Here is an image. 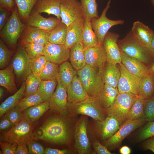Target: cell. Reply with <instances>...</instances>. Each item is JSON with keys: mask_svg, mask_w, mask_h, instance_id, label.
<instances>
[{"mask_svg": "<svg viewBox=\"0 0 154 154\" xmlns=\"http://www.w3.org/2000/svg\"><path fill=\"white\" fill-rule=\"evenodd\" d=\"M64 115L54 116L47 119L35 134L36 137L56 144H68L72 135L71 124Z\"/></svg>", "mask_w": 154, "mask_h": 154, "instance_id": "1", "label": "cell"}, {"mask_svg": "<svg viewBox=\"0 0 154 154\" xmlns=\"http://www.w3.org/2000/svg\"><path fill=\"white\" fill-rule=\"evenodd\" d=\"M120 50L149 67L154 63V56L149 49L135 36L131 30L123 39L118 40Z\"/></svg>", "mask_w": 154, "mask_h": 154, "instance_id": "2", "label": "cell"}, {"mask_svg": "<svg viewBox=\"0 0 154 154\" xmlns=\"http://www.w3.org/2000/svg\"><path fill=\"white\" fill-rule=\"evenodd\" d=\"M69 113L72 116L81 114L89 116L95 121H101L107 116V110L100 105L96 98L89 96L78 102L68 103Z\"/></svg>", "mask_w": 154, "mask_h": 154, "instance_id": "3", "label": "cell"}, {"mask_svg": "<svg viewBox=\"0 0 154 154\" xmlns=\"http://www.w3.org/2000/svg\"><path fill=\"white\" fill-rule=\"evenodd\" d=\"M33 122L22 116L21 120L0 135V141L26 143L34 139L35 133Z\"/></svg>", "mask_w": 154, "mask_h": 154, "instance_id": "4", "label": "cell"}, {"mask_svg": "<svg viewBox=\"0 0 154 154\" xmlns=\"http://www.w3.org/2000/svg\"><path fill=\"white\" fill-rule=\"evenodd\" d=\"M77 75L88 96L96 98L104 85L99 70L86 64L77 71Z\"/></svg>", "mask_w": 154, "mask_h": 154, "instance_id": "5", "label": "cell"}, {"mask_svg": "<svg viewBox=\"0 0 154 154\" xmlns=\"http://www.w3.org/2000/svg\"><path fill=\"white\" fill-rule=\"evenodd\" d=\"M137 96L130 92L119 93L107 109L108 116L115 118L121 126L127 120L130 109Z\"/></svg>", "mask_w": 154, "mask_h": 154, "instance_id": "6", "label": "cell"}, {"mask_svg": "<svg viewBox=\"0 0 154 154\" xmlns=\"http://www.w3.org/2000/svg\"><path fill=\"white\" fill-rule=\"evenodd\" d=\"M26 25L21 22L17 5L5 25L0 31V36L12 47H15Z\"/></svg>", "mask_w": 154, "mask_h": 154, "instance_id": "7", "label": "cell"}, {"mask_svg": "<svg viewBox=\"0 0 154 154\" xmlns=\"http://www.w3.org/2000/svg\"><path fill=\"white\" fill-rule=\"evenodd\" d=\"M88 119L82 116L76 124L74 133V148L79 154H89L92 149L87 134Z\"/></svg>", "mask_w": 154, "mask_h": 154, "instance_id": "8", "label": "cell"}, {"mask_svg": "<svg viewBox=\"0 0 154 154\" xmlns=\"http://www.w3.org/2000/svg\"><path fill=\"white\" fill-rule=\"evenodd\" d=\"M111 2L110 0L108 1L100 17L91 20L92 28L100 44L103 43L104 38L111 28L116 25H122L124 23L123 20H112L107 17L106 14L110 7Z\"/></svg>", "mask_w": 154, "mask_h": 154, "instance_id": "9", "label": "cell"}, {"mask_svg": "<svg viewBox=\"0 0 154 154\" xmlns=\"http://www.w3.org/2000/svg\"><path fill=\"white\" fill-rule=\"evenodd\" d=\"M146 121L145 119L127 120L110 138L102 142L107 148H113L118 146L123 140L131 132L140 127Z\"/></svg>", "mask_w": 154, "mask_h": 154, "instance_id": "10", "label": "cell"}, {"mask_svg": "<svg viewBox=\"0 0 154 154\" xmlns=\"http://www.w3.org/2000/svg\"><path fill=\"white\" fill-rule=\"evenodd\" d=\"M60 9L61 21L68 27L84 17L80 2L77 0H61Z\"/></svg>", "mask_w": 154, "mask_h": 154, "instance_id": "11", "label": "cell"}, {"mask_svg": "<svg viewBox=\"0 0 154 154\" xmlns=\"http://www.w3.org/2000/svg\"><path fill=\"white\" fill-rule=\"evenodd\" d=\"M119 64L120 76L117 87L119 93L130 92L138 95L141 78L129 72L121 63Z\"/></svg>", "mask_w": 154, "mask_h": 154, "instance_id": "12", "label": "cell"}, {"mask_svg": "<svg viewBox=\"0 0 154 154\" xmlns=\"http://www.w3.org/2000/svg\"><path fill=\"white\" fill-rule=\"evenodd\" d=\"M31 59L25 50L22 48L19 49L14 56L12 63L13 71L19 82L25 80L32 73Z\"/></svg>", "mask_w": 154, "mask_h": 154, "instance_id": "13", "label": "cell"}, {"mask_svg": "<svg viewBox=\"0 0 154 154\" xmlns=\"http://www.w3.org/2000/svg\"><path fill=\"white\" fill-rule=\"evenodd\" d=\"M70 49L64 44L48 42L45 46L42 55L45 56L47 61L60 64L70 58Z\"/></svg>", "mask_w": 154, "mask_h": 154, "instance_id": "14", "label": "cell"}, {"mask_svg": "<svg viewBox=\"0 0 154 154\" xmlns=\"http://www.w3.org/2000/svg\"><path fill=\"white\" fill-rule=\"evenodd\" d=\"M119 35L108 32L103 42L107 56V61L116 64L121 62V51L117 44Z\"/></svg>", "mask_w": 154, "mask_h": 154, "instance_id": "15", "label": "cell"}, {"mask_svg": "<svg viewBox=\"0 0 154 154\" xmlns=\"http://www.w3.org/2000/svg\"><path fill=\"white\" fill-rule=\"evenodd\" d=\"M49 109L60 114L66 115L68 110L66 88L58 83L56 89L48 100Z\"/></svg>", "mask_w": 154, "mask_h": 154, "instance_id": "16", "label": "cell"}, {"mask_svg": "<svg viewBox=\"0 0 154 154\" xmlns=\"http://www.w3.org/2000/svg\"><path fill=\"white\" fill-rule=\"evenodd\" d=\"M84 54L86 64L101 71L107 60L103 44L86 49Z\"/></svg>", "mask_w": 154, "mask_h": 154, "instance_id": "17", "label": "cell"}, {"mask_svg": "<svg viewBox=\"0 0 154 154\" xmlns=\"http://www.w3.org/2000/svg\"><path fill=\"white\" fill-rule=\"evenodd\" d=\"M96 121L97 134L102 142L112 137L120 127L118 121L112 116H108L102 121Z\"/></svg>", "mask_w": 154, "mask_h": 154, "instance_id": "18", "label": "cell"}, {"mask_svg": "<svg viewBox=\"0 0 154 154\" xmlns=\"http://www.w3.org/2000/svg\"><path fill=\"white\" fill-rule=\"evenodd\" d=\"M61 22V20L57 18H45L33 9L26 22V25L50 31Z\"/></svg>", "mask_w": 154, "mask_h": 154, "instance_id": "19", "label": "cell"}, {"mask_svg": "<svg viewBox=\"0 0 154 154\" xmlns=\"http://www.w3.org/2000/svg\"><path fill=\"white\" fill-rule=\"evenodd\" d=\"M50 32L26 25L22 34L21 41L45 45L49 42Z\"/></svg>", "mask_w": 154, "mask_h": 154, "instance_id": "20", "label": "cell"}, {"mask_svg": "<svg viewBox=\"0 0 154 154\" xmlns=\"http://www.w3.org/2000/svg\"><path fill=\"white\" fill-rule=\"evenodd\" d=\"M121 63L131 73L141 78L150 74L149 67L145 64L121 51Z\"/></svg>", "mask_w": 154, "mask_h": 154, "instance_id": "21", "label": "cell"}, {"mask_svg": "<svg viewBox=\"0 0 154 154\" xmlns=\"http://www.w3.org/2000/svg\"><path fill=\"white\" fill-rule=\"evenodd\" d=\"M85 17L79 18L68 27L67 36L64 45L70 48L81 40Z\"/></svg>", "mask_w": 154, "mask_h": 154, "instance_id": "22", "label": "cell"}, {"mask_svg": "<svg viewBox=\"0 0 154 154\" xmlns=\"http://www.w3.org/2000/svg\"><path fill=\"white\" fill-rule=\"evenodd\" d=\"M66 90L68 103L80 101L89 96L77 75L67 87Z\"/></svg>", "mask_w": 154, "mask_h": 154, "instance_id": "23", "label": "cell"}, {"mask_svg": "<svg viewBox=\"0 0 154 154\" xmlns=\"http://www.w3.org/2000/svg\"><path fill=\"white\" fill-rule=\"evenodd\" d=\"M104 84L117 88L120 76L119 68L114 64L106 62L100 71Z\"/></svg>", "mask_w": 154, "mask_h": 154, "instance_id": "24", "label": "cell"}, {"mask_svg": "<svg viewBox=\"0 0 154 154\" xmlns=\"http://www.w3.org/2000/svg\"><path fill=\"white\" fill-rule=\"evenodd\" d=\"M131 30L140 41L149 49L154 31L139 21L133 23Z\"/></svg>", "mask_w": 154, "mask_h": 154, "instance_id": "25", "label": "cell"}, {"mask_svg": "<svg viewBox=\"0 0 154 154\" xmlns=\"http://www.w3.org/2000/svg\"><path fill=\"white\" fill-rule=\"evenodd\" d=\"M61 0H38L33 9L38 12L52 14L60 19V6Z\"/></svg>", "mask_w": 154, "mask_h": 154, "instance_id": "26", "label": "cell"}, {"mask_svg": "<svg viewBox=\"0 0 154 154\" xmlns=\"http://www.w3.org/2000/svg\"><path fill=\"white\" fill-rule=\"evenodd\" d=\"M84 51L81 40L70 48L69 58L70 63L76 70L78 71L82 69L86 64Z\"/></svg>", "mask_w": 154, "mask_h": 154, "instance_id": "27", "label": "cell"}, {"mask_svg": "<svg viewBox=\"0 0 154 154\" xmlns=\"http://www.w3.org/2000/svg\"><path fill=\"white\" fill-rule=\"evenodd\" d=\"M91 21V19L90 18H85L81 39L84 50L88 48L100 44L92 28Z\"/></svg>", "mask_w": 154, "mask_h": 154, "instance_id": "28", "label": "cell"}, {"mask_svg": "<svg viewBox=\"0 0 154 154\" xmlns=\"http://www.w3.org/2000/svg\"><path fill=\"white\" fill-rule=\"evenodd\" d=\"M119 94L117 88L104 84L102 90L96 98L100 106L107 110L112 104Z\"/></svg>", "mask_w": 154, "mask_h": 154, "instance_id": "29", "label": "cell"}, {"mask_svg": "<svg viewBox=\"0 0 154 154\" xmlns=\"http://www.w3.org/2000/svg\"><path fill=\"white\" fill-rule=\"evenodd\" d=\"M74 69L71 64L66 61L60 64L57 79L58 83L66 88L77 75V71Z\"/></svg>", "mask_w": 154, "mask_h": 154, "instance_id": "30", "label": "cell"}, {"mask_svg": "<svg viewBox=\"0 0 154 154\" xmlns=\"http://www.w3.org/2000/svg\"><path fill=\"white\" fill-rule=\"evenodd\" d=\"M14 74L12 63L0 70V85L11 93H15L17 91Z\"/></svg>", "mask_w": 154, "mask_h": 154, "instance_id": "31", "label": "cell"}, {"mask_svg": "<svg viewBox=\"0 0 154 154\" xmlns=\"http://www.w3.org/2000/svg\"><path fill=\"white\" fill-rule=\"evenodd\" d=\"M25 88V81H24L16 92L2 103L0 106L1 117L17 105L18 102L23 97Z\"/></svg>", "mask_w": 154, "mask_h": 154, "instance_id": "32", "label": "cell"}, {"mask_svg": "<svg viewBox=\"0 0 154 154\" xmlns=\"http://www.w3.org/2000/svg\"><path fill=\"white\" fill-rule=\"evenodd\" d=\"M138 96L144 99L154 96V75L150 73L141 78Z\"/></svg>", "mask_w": 154, "mask_h": 154, "instance_id": "33", "label": "cell"}, {"mask_svg": "<svg viewBox=\"0 0 154 154\" xmlns=\"http://www.w3.org/2000/svg\"><path fill=\"white\" fill-rule=\"evenodd\" d=\"M67 31L68 26L61 21L50 31L49 42L54 44H64Z\"/></svg>", "mask_w": 154, "mask_h": 154, "instance_id": "34", "label": "cell"}, {"mask_svg": "<svg viewBox=\"0 0 154 154\" xmlns=\"http://www.w3.org/2000/svg\"><path fill=\"white\" fill-rule=\"evenodd\" d=\"M49 109V103L48 100L27 109L22 114L23 116L33 123L38 120Z\"/></svg>", "mask_w": 154, "mask_h": 154, "instance_id": "35", "label": "cell"}, {"mask_svg": "<svg viewBox=\"0 0 154 154\" xmlns=\"http://www.w3.org/2000/svg\"><path fill=\"white\" fill-rule=\"evenodd\" d=\"M144 100L145 99L141 97L138 95L137 96L131 106L127 120H134L145 119Z\"/></svg>", "mask_w": 154, "mask_h": 154, "instance_id": "36", "label": "cell"}, {"mask_svg": "<svg viewBox=\"0 0 154 154\" xmlns=\"http://www.w3.org/2000/svg\"><path fill=\"white\" fill-rule=\"evenodd\" d=\"M57 84L56 80H42L37 92L44 100L48 101L54 92Z\"/></svg>", "mask_w": 154, "mask_h": 154, "instance_id": "37", "label": "cell"}, {"mask_svg": "<svg viewBox=\"0 0 154 154\" xmlns=\"http://www.w3.org/2000/svg\"><path fill=\"white\" fill-rule=\"evenodd\" d=\"M38 0H15L19 17L24 22L29 17Z\"/></svg>", "mask_w": 154, "mask_h": 154, "instance_id": "38", "label": "cell"}, {"mask_svg": "<svg viewBox=\"0 0 154 154\" xmlns=\"http://www.w3.org/2000/svg\"><path fill=\"white\" fill-rule=\"evenodd\" d=\"M59 66L58 64L47 61L38 75L42 80H52L57 79Z\"/></svg>", "mask_w": 154, "mask_h": 154, "instance_id": "39", "label": "cell"}, {"mask_svg": "<svg viewBox=\"0 0 154 154\" xmlns=\"http://www.w3.org/2000/svg\"><path fill=\"white\" fill-rule=\"evenodd\" d=\"M42 80L38 75L32 73L30 74L25 80V88L23 97H27L37 92Z\"/></svg>", "mask_w": 154, "mask_h": 154, "instance_id": "40", "label": "cell"}, {"mask_svg": "<svg viewBox=\"0 0 154 154\" xmlns=\"http://www.w3.org/2000/svg\"><path fill=\"white\" fill-rule=\"evenodd\" d=\"M45 101L37 92L32 95L22 98L17 105L19 107L21 112L22 113L27 109L40 104Z\"/></svg>", "mask_w": 154, "mask_h": 154, "instance_id": "41", "label": "cell"}, {"mask_svg": "<svg viewBox=\"0 0 154 154\" xmlns=\"http://www.w3.org/2000/svg\"><path fill=\"white\" fill-rule=\"evenodd\" d=\"M84 17L91 20L98 18V4L96 0H80Z\"/></svg>", "mask_w": 154, "mask_h": 154, "instance_id": "42", "label": "cell"}, {"mask_svg": "<svg viewBox=\"0 0 154 154\" xmlns=\"http://www.w3.org/2000/svg\"><path fill=\"white\" fill-rule=\"evenodd\" d=\"M23 48L25 50L30 58L32 59L42 55L45 45L21 41Z\"/></svg>", "mask_w": 154, "mask_h": 154, "instance_id": "43", "label": "cell"}, {"mask_svg": "<svg viewBox=\"0 0 154 154\" xmlns=\"http://www.w3.org/2000/svg\"><path fill=\"white\" fill-rule=\"evenodd\" d=\"M47 61L45 56L42 55L31 59L32 73L38 75L44 67Z\"/></svg>", "mask_w": 154, "mask_h": 154, "instance_id": "44", "label": "cell"}, {"mask_svg": "<svg viewBox=\"0 0 154 154\" xmlns=\"http://www.w3.org/2000/svg\"><path fill=\"white\" fill-rule=\"evenodd\" d=\"M12 55V52L9 50L3 41H0V68H5L8 65Z\"/></svg>", "mask_w": 154, "mask_h": 154, "instance_id": "45", "label": "cell"}, {"mask_svg": "<svg viewBox=\"0 0 154 154\" xmlns=\"http://www.w3.org/2000/svg\"><path fill=\"white\" fill-rule=\"evenodd\" d=\"M144 114L147 121H154V96L144 100Z\"/></svg>", "mask_w": 154, "mask_h": 154, "instance_id": "46", "label": "cell"}, {"mask_svg": "<svg viewBox=\"0 0 154 154\" xmlns=\"http://www.w3.org/2000/svg\"><path fill=\"white\" fill-rule=\"evenodd\" d=\"M154 136V121H148L142 129L138 136L139 141L145 140Z\"/></svg>", "mask_w": 154, "mask_h": 154, "instance_id": "47", "label": "cell"}, {"mask_svg": "<svg viewBox=\"0 0 154 154\" xmlns=\"http://www.w3.org/2000/svg\"><path fill=\"white\" fill-rule=\"evenodd\" d=\"M5 115L9 119L13 125L19 122L21 120L23 116L19 108L17 105Z\"/></svg>", "mask_w": 154, "mask_h": 154, "instance_id": "48", "label": "cell"}, {"mask_svg": "<svg viewBox=\"0 0 154 154\" xmlns=\"http://www.w3.org/2000/svg\"><path fill=\"white\" fill-rule=\"evenodd\" d=\"M29 154H44L45 149L40 144L34 141L31 140L27 143Z\"/></svg>", "mask_w": 154, "mask_h": 154, "instance_id": "49", "label": "cell"}, {"mask_svg": "<svg viewBox=\"0 0 154 154\" xmlns=\"http://www.w3.org/2000/svg\"><path fill=\"white\" fill-rule=\"evenodd\" d=\"M2 151L0 154H15L18 144L14 143L0 141Z\"/></svg>", "mask_w": 154, "mask_h": 154, "instance_id": "50", "label": "cell"}, {"mask_svg": "<svg viewBox=\"0 0 154 154\" xmlns=\"http://www.w3.org/2000/svg\"><path fill=\"white\" fill-rule=\"evenodd\" d=\"M92 147L96 154H112L105 145L101 143L98 140H96L92 143Z\"/></svg>", "mask_w": 154, "mask_h": 154, "instance_id": "51", "label": "cell"}, {"mask_svg": "<svg viewBox=\"0 0 154 154\" xmlns=\"http://www.w3.org/2000/svg\"><path fill=\"white\" fill-rule=\"evenodd\" d=\"M7 9L0 7V31L3 28L9 19L11 13Z\"/></svg>", "mask_w": 154, "mask_h": 154, "instance_id": "52", "label": "cell"}, {"mask_svg": "<svg viewBox=\"0 0 154 154\" xmlns=\"http://www.w3.org/2000/svg\"><path fill=\"white\" fill-rule=\"evenodd\" d=\"M13 125L9 119L6 115H4L0 121V131H4L7 130L11 128Z\"/></svg>", "mask_w": 154, "mask_h": 154, "instance_id": "53", "label": "cell"}, {"mask_svg": "<svg viewBox=\"0 0 154 154\" xmlns=\"http://www.w3.org/2000/svg\"><path fill=\"white\" fill-rule=\"evenodd\" d=\"M16 6L15 0H0V7L12 12Z\"/></svg>", "mask_w": 154, "mask_h": 154, "instance_id": "54", "label": "cell"}, {"mask_svg": "<svg viewBox=\"0 0 154 154\" xmlns=\"http://www.w3.org/2000/svg\"><path fill=\"white\" fill-rule=\"evenodd\" d=\"M73 152L68 149H56L47 148L45 149V154H68Z\"/></svg>", "mask_w": 154, "mask_h": 154, "instance_id": "55", "label": "cell"}, {"mask_svg": "<svg viewBox=\"0 0 154 154\" xmlns=\"http://www.w3.org/2000/svg\"><path fill=\"white\" fill-rule=\"evenodd\" d=\"M146 140L143 143V149L150 150L154 153V136Z\"/></svg>", "mask_w": 154, "mask_h": 154, "instance_id": "56", "label": "cell"}, {"mask_svg": "<svg viewBox=\"0 0 154 154\" xmlns=\"http://www.w3.org/2000/svg\"><path fill=\"white\" fill-rule=\"evenodd\" d=\"M29 152L26 143L18 144L15 154H28Z\"/></svg>", "mask_w": 154, "mask_h": 154, "instance_id": "57", "label": "cell"}, {"mask_svg": "<svg viewBox=\"0 0 154 154\" xmlns=\"http://www.w3.org/2000/svg\"><path fill=\"white\" fill-rule=\"evenodd\" d=\"M121 154H129L131 152L130 149L127 146H124L121 147L119 150Z\"/></svg>", "mask_w": 154, "mask_h": 154, "instance_id": "58", "label": "cell"}, {"mask_svg": "<svg viewBox=\"0 0 154 154\" xmlns=\"http://www.w3.org/2000/svg\"><path fill=\"white\" fill-rule=\"evenodd\" d=\"M149 48L154 56V33L151 41Z\"/></svg>", "mask_w": 154, "mask_h": 154, "instance_id": "59", "label": "cell"}, {"mask_svg": "<svg viewBox=\"0 0 154 154\" xmlns=\"http://www.w3.org/2000/svg\"><path fill=\"white\" fill-rule=\"evenodd\" d=\"M150 73L154 75V63L149 68Z\"/></svg>", "mask_w": 154, "mask_h": 154, "instance_id": "60", "label": "cell"}, {"mask_svg": "<svg viewBox=\"0 0 154 154\" xmlns=\"http://www.w3.org/2000/svg\"><path fill=\"white\" fill-rule=\"evenodd\" d=\"M4 93V91L3 89L0 87V98L1 99L3 96Z\"/></svg>", "mask_w": 154, "mask_h": 154, "instance_id": "61", "label": "cell"}, {"mask_svg": "<svg viewBox=\"0 0 154 154\" xmlns=\"http://www.w3.org/2000/svg\"><path fill=\"white\" fill-rule=\"evenodd\" d=\"M150 1L154 8V0H150Z\"/></svg>", "mask_w": 154, "mask_h": 154, "instance_id": "62", "label": "cell"}]
</instances>
